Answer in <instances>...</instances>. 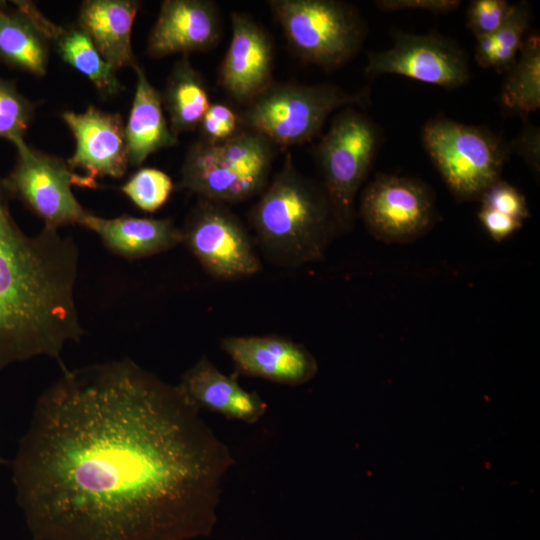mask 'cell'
Wrapping results in <instances>:
<instances>
[{"instance_id": "cell-1", "label": "cell", "mask_w": 540, "mask_h": 540, "mask_svg": "<svg viewBox=\"0 0 540 540\" xmlns=\"http://www.w3.org/2000/svg\"><path fill=\"white\" fill-rule=\"evenodd\" d=\"M233 462L178 385L122 358L62 368L13 482L36 540H189L212 532Z\"/></svg>"}, {"instance_id": "cell-2", "label": "cell", "mask_w": 540, "mask_h": 540, "mask_svg": "<svg viewBox=\"0 0 540 540\" xmlns=\"http://www.w3.org/2000/svg\"><path fill=\"white\" fill-rule=\"evenodd\" d=\"M0 176V370L38 356L57 360L84 334L74 290V239L45 226L34 236L15 221Z\"/></svg>"}, {"instance_id": "cell-3", "label": "cell", "mask_w": 540, "mask_h": 540, "mask_svg": "<svg viewBox=\"0 0 540 540\" xmlns=\"http://www.w3.org/2000/svg\"><path fill=\"white\" fill-rule=\"evenodd\" d=\"M248 221L264 257L287 269L322 259L341 235L321 183L302 174L291 154L250 208Z\"/></svg>"}, {"instance_id": "cell-4", "label": "cell", "mask_w": 540, "mask_h": 540, "mask_svg": "<svg viewBox=\"0 0 540 540\" xmlns=\"http://www.w3.org/2000/svg\"><path fill=\"white\" fill-rule=\"evenodd\" d=\"M277 152L266 137L243 127L224 142L198 139L186 151L177 188L227 206L247 201L269 183Z\"/></svg>"}, {"instance_id": "cell-5", "label": "cell", "mask_w": 540, "mask_h": 540, "mask_svg": "<svg viewBox=\"0 0 540 540\" xmlns=\"http://www.w3.org/2000/svg\"><path fill=\"white\" fill-rule=\"evenodd\" d=\"M370 102L367 88L349 92L330 83L273 82L238 113L243 128L278 148L301 145L321 135L330 115Z\"/></svg>"}, {"instance_id": "cell-6", "label": "cell", "mask_w": 540, "mask_h": 540, "mask_svg": "<svg viewBox=\"0 0 540 540\" xmlns=\"http://www.w3.org/2000/svg\"><path fill=\"white\" fill-rule=\"evenodd\" d=\"M423 147L458 202L480 200L501 179L512 155L509 142L485 125L458 122L443 114L421 131Z\"/></svg>"}, {"instance_id": "cell-7", "label": "cell", "mask_w": 540, "mask_h": 540, "mask_svg": "<svg viewBox=\"0 0 540 540\" xmlns=\"http://www.w3.org/2000/svg\"><path fill=\"white\" fill-rule=\"evenodd\" d=\"M312 155L341 234L351 231L357 195L383 142L379 125L349 106L339 110L328 130L320 135Z\"/></svg>"}, {"instance_id": "cell-8", "label": "cell", "mask_w": 540, "mask_h": 540, "mask_svg": "<svg viewBox=\"0 0 540 540\" xmlns=\"http://www.w3.org/2000/svg\"><path fill=\"white\" fill-rule=\"evenodd\" d=\"M268 6L294 55L325 71L353 60L367 37L366 20L349 2L270 0Z\"/></svg>"}, {"instance_id": "cell-9", "label": "cell", "mask_w": 540, "mask_h": 540, "mask_svg": "<svg viewBox=\"0 0 540 540\" xmlns=\"http://www.w3.org/2000/svg\"><path fill=\"white\" fill-rule=\"evenodd\" d=\"M17 157L3 178L10 198L21 201L45 226L59 229L80 225L88 211L80 204L72 186L95 189V180L71 170L66 161L27 144H14Z\"/></svg>"}, {"instance_id": "cell-10", "label": "cell", "mask_w": 540, "mask_h": 540, "mask_svg": "<svg viewBox=\"0 0 540 540\" xmlns=\"http://www.w3.org/2000/svg\"><path fill=\"white\" fill-rule=\"evenodd\" d=\"M181 229L182 244L211 278L233 281L261 271L254 241L227 205L198 199Z\"/></svg>"}, {"instance_id": "cell-11", "label": "cell", "mask_w": 540, "mask_h": 540, "mask_svg": "<svg viewBox=\"0 0 540 540\" xmlns=\"http://www.w3.org/2000/svg\"><path fill=\"white\" fill-rule=\"evenodd\" d=\"M358 215L367 231L385 243H410L438 220L433 190L423 181L377 173L362 189Z\"/></svg>"}, {"instance_id": "cell-12", "label": "cell", "mask_w": 540, "mask_h": 540, "mask_svg": "<svg viewBox=\"0 0 540 540\" xmlns=\"http://www.w3.org/2000/svg\"><path fill=\"white\" fill-rule=\"evenodd\" d=\"M392 36L391 48L367 55L366 76L398 75L446 89L469 81L468 56L455 41L435 32L394 30Z\"/></svg>"}, {"instance_id": "cell-13", "label": "cell", "mask_w": 540, "mask_h": 540, "mask_svg": "<svg viewBox=\"0 0 540 540\" xmlns=\"http://www.w3.org/2000/svg\"><path fill=\"white\" fill-rule=\"evenodd\" d=\"M231 30L218 85L244 107L274 82V43L267 30L244 12L231 13Z\"/></svg>"}, {"instance_id": "cell-14", "label": "cell", "mask_w": 540, "mask_h": 540, "mask_svg": "<svg viewBox=\"0 0 540 540\" xmlns=\"http://www.w3.org/2000/svg\"><path fill=\"white\" fill-rule=\"evenodd\" d=\"M61 117L75 141V150L66 161L71 170H80L95 181L98 177L125 175L129 156L125 124L119 113L89 105L84 112L67 110Z\"/></svg>"}, {"instance_id": "cell-15", "label": "cell", "mask_w": 540, "mask_h": 540, "mask_svg": "<svg viewBox=\"0 0 540 540\" xmlns=\"http://www.w3.org/2000/svg\"><path fill=\"white\" fill-rule=\"evenodd\" d=\"M220 347L238 373L278 384L303 385L318 371L315 357L302 344L284 336H228Z\"/></svg>"}, {"instance_id": "cell-16", "label": "cell", "mask_w": 540, "mask_h": 540, "mask_svg": "<svg viewBox=\"0 0 540 540\" xmlns=\"http://www.w3.org/2000/svg\"><path fill=\"white\" fill-rule=\"evenodd\" d=\"M219 7L212 0H164L146 44V54L163 58L206 52L221 38Z\"/></svg>"}, {"instance_id": "cell-17", "label": "cell", "mask_w": 540, "mask_h": 540, "mask_svg": "<svg viewBox=\"0 0 540 540\" xmlns=\"http://www.w3.org/2000/svg\"><path fill=\"white\" fill-rule=\"evenodd\" d=\"M177 385L199 410L229 419L252 424L267 411V404L258 393L244 389L236 376L224 374L206 356L188 368Z\"/></svg>"}, {"instance_id": "cell-18", "label": "cell", "mask_w": 540, "mask_h": 540, "mask_svg": "<svg viewBox=\"0 0 540 540\" xmlns=\"http://www.w3.org/2000/svg\"><path fill=\"white\" fill-rule=\"evenodd\" d=\"M81 226L97 234L110 252L128 260L157 255L183 242L182 229L170 218L128 214L103 218L88 211Z\"/></svg>"}, {"instance_id": "cell-19", "label": "cell", "mask_w": 540, "mask_h": 540, "mask_svg": "<svg viewBox=\"0 0 540 540\" xmlns=\"http://www.w3.org/2000/svg\"><path fill=\"white\" fill-rule=\"evenodd\" d=\"M141 5L137 0H86L79 8L76 24L115 70L138 64L131 39Z\"/></svg>"}, {"instance_id": "cell-20", "label": "cell", "mask_w": 540, "mask_h": 540, "mask_svg": "<svg viewBox=\"0 0 540 540\" xmlns=\"http://www.w3.org/2000/svg\"><path fill=\"white\" fill-rule=\"evenodd\" d=\"M137 76L130 112L125 123L129 165L140 167L153 153L178 144L164 114L161 92L149 81L143 67L134 68Z\"/></svg>"}, {"instance_id": "cell-21", "label": "cell", "mask_w": 540, "mask_h": 540, "mask_svg": "<svg viewBox=\"0 0 540 540\" xmlns=\"http://www.w3.org/2000/svg\"><path fill=\"white\" fill-rule=\"evenodd\" d=\"M0 1V62L35 77L46 75L50 41L35 21L29 1Z\"/></svg>"}, {"instance_id": "cell-22", "label": "cell", "mask_w": 540, "mask_h": 540, "mask_svg": "<svg viewBox=\"0 0 540 540\" xmlns=\"http://www.w3.org/2000/svg\"><path fill=\"white\" fill-rule=\"evenodd\" d=\"M31 13L54 46L60 58L85 76L103 98L115 97L125 90L116 70L102 57L91 39L75 23L61 26L47 18L29 1Z\"/></svg>"}, {"instance_id": "cell-23", "label": "cell", "mask_w": 540, "mask_h": 540, "mask_svg": "<svg viewBox=\"0 0 540 540\" xmlns=\"http://www.w3.org/2000/svg\"><path fill=\"white\" fill-rule=\"evenodd\" d=\"M161 99L170 129L176 136L198 129L211 102L206 81L189 56H181L174 63Z\"/></svg>"}, {"instance_id": "cell-24", "label": "cell", "mask_w": 540, "mask_h": 540, "mask_svg": "<svg viewBox=\"0 0 540 540\" xmlns=\"http://www.w3.org/2000/svg\"><path fill=\"white\" fill-rule=\"evenodd\" d=\"M500 93L505 111L526 118L540 108V37L536 33L525 36L521 49Z\"/></svg>"}, {"instance_id": "cell-25", "label": "cell", "mask_w": 540, "mask_h": 540, "mask_svg": "<svg viewBox=\"0 0 540 540\" xmlns=\"http://www.w3.org/2000/svg\"><path fill=\"white\" fill-rule=\"evenodd\" d=\"M531 7L526 1L512 5L501 27L481 38V46L490 61V68L506 73L515 62L529 28Z\"/></svg>"}, {"instance_id": "cell-26", "label": "cell", "mask_w": 540, "mask_h": 540, "mask_svg": "<svg viewBox=\"0 0 540 540\" xmlns=\"http://www.w3.org/2000/svg\"><path fill=\"white\" fill-rule=\"evenodd\" d=\"M38 105L17 89L14 80L0 77V138L13 145L25 140Z\"/></svg>"}, {"instance_id": "cell-27", "label": "cell", "mask_w": 540, "mask_h": 540, "mask_svg": "<svg viewBox=\"0 0 540 540\" xmlns=\"http://www.w3.org/2000/svg\"><path fill=\"white\" fill-rule=\"evenodd\" d=\"M120 190L139 210L154 213L166 204L174 183L166 172L158 168L140 167Z\"/></svg>"}, {"instance_id": "cell-28", "label": "cell", "mask_w": 540, "mask_h": 540, "mask_svg": "<svg viewBox=\"0 0 540 540\" xmlns=\"http://www.w3.org/2000/svg\"><path fill=\"white\" fill-rule=\"evenodd\" d=\"M506 0H473L466 13V26L480 38L495 33L506 20L512 8Z\"/></svg>"}, {"instance_id": "cell-29", "label": "cell", "mask_w": 540, "mask_h": 540, "mask_svg": "<svg viewBox=\"0 0 540 540\" xmlns=\"http://www.w3.org/2000/svg\"><path fill=\"white\" fill-rule=\"evenodd\" d=\"M241 128L239 114L232 107L224 103H211L199 124V139L208 143L224 142Z\"/></svg>"}, {"instance_id": "cell-30", "label": "cell", "mask_w": 540, "mask_h": 540, "mask_svg": "<svg viewBox=\"0 0 540 540\" xmlns=\"http://www.w3.org/2000/svg\"><path fill=\"white\" fill-rule=\"evenodd\" d=\"M481 207L489 208L524 222L530 217L525 196L513 185L500 179L481 196Z\"/></svg>"}, {"instance_id": "cell-31", "label": "cell", "mask_w": 540, "mask_h": 540, "mask_svg": "<svg viewBox=\"0 0 540 540\" xmlns=\"http://www.w3.org/2000/svg\"><path fill=\"white\" fill-rule=\"evenodd\" d=\"M523 126L518 135L509 142L512 154H518L529 166L530 170L540 172V132L527 117L523 118Z\"/></svg>"}, {"instance_id": "cell-32", "label": "cell", "mask_w": 540, "mask_h": 540, "mask_svg": "<svg viewBox=\"0 0 540 540\" xmlns=\"http://www.w3.org/2000/svg\"><path fill=\"white\" fill-rule=\"evenodd\" d=\"M375 6L383 12L421 10L433 14H447L460 7V0H377Z\"/></svg>"}, {"instance_id": "cell-33", "label": "cell", "mask_w": 540, "mask_h": 540, "mask_svg": "<svg viewBox=\"0 0 540 540\" xmlns=\"http://www.w3.org/2000/svg\"><path fill=\"white\" fill-rule=\"evenodd\" d=\"M478 218L489 236L501 242L521 229L523 222L495 210L481 207Z\"/></svg>"}, {"instance_id": "cell-34", "label": "cell", "mask_w": 540, "mask_h": 540, "mask_svg": "<svg viewBox=\"0 0 540 540\" xmlns=\"http://www.w3.org/2000/svg\"><path fill=\"white\" fill-rule=\"evenodd\" d=\"M3 462V460L0 458V464Z\"/></svg>"}]
</instances>
